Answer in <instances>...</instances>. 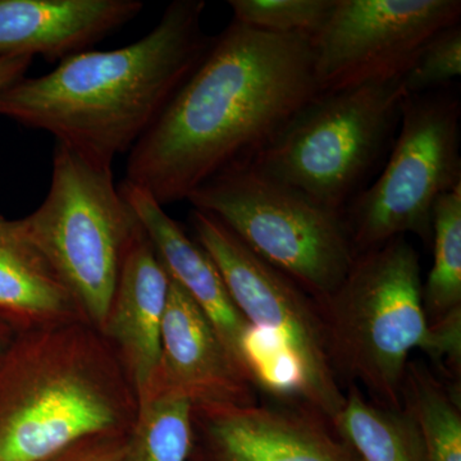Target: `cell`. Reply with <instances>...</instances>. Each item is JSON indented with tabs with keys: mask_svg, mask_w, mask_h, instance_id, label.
Masks as SVG:
<instances>
[{
	"mask_svg": "<svg viewBox=\"0 0 461 461\" xmlns=\"http://www.w3.org/2000/svg\"><path fill=\"white\" fill-rule=\"evenodd\" d=\"M320 95L313 41L232 21L129 153L124 182L162 206L251 162Z\"/></svg>",
	"mask_w": 461,
	"mask_h": 461,
	"instance_id": "6da1fadb",
	"label": "cell"
},
{
	"mask_svg": "<svg viewBox=\"0 0 461 461\" xmlns=\"http://www.w3.org/2000/svg\"><path fill=\"white\" fill-rule=\"evenodd\" d=\"M32 60L30 56L0 57V93L25 78Z\"/></svg>",
	"mask_w": 461,
	"mask_h": 461,
	"instance_id": "cb8c5ba5",
	"label": "cell"
},
{
	"mask_svg": "<svg viewBox=\"0 0 461 461\" xmlns=\"http://www.w3.org/2000/svg\"><path fill=\"white\" fill-rule=\"evenodd\" d=\"M460 120L456 91L406 96L381 172L342 212L355 256L406 233L432 247L436 203L461 185Z\"/></svg>",
	"mask_w": 461,
	"mask_h": 461,
	"instance_id": "ba28073f",
	"label": "cell"
},
{
	"mask_svg": "<svg viewBox=\"0 0 461 461\" xmlns=\"http://www.w3.org/2000/svg\"><path fill=\"white\" fill-rule=\"evenodd\" d=\"M120 191L156 248L172 280L184 288L208 317L240 366L259 390L264 391L262 369L258 362L256 330L240 313L212 258L147 191L124 181L120 185Z\"/></svg>",
	"mask_w": 461,
	"mask_h": 461,
	"instance_id": "4fadbf2b",
	"label": "cell"
},
{
	"mask_svg": "<svg viewBox=\"0 0 461 461\" xmlns=\"http://www.w3.org/2000/svg\"><path fill=\"white\" fill-rule=\"evenodd\" d=\"M171 276L141 223L123 258L102 335L138 393H147L160 354Z\"/></svg>",
	"mask_w": 461,
	"mask_h": 461,
	"instance_id": "5bb4252c",
	"label": "cell"
},
{
	"mask_svg": "<svg viewBox=\"0 0 461 461\" xmlns=\"http://www.w3.org/2000/svg\"><path fill=\"white\" fill-rule=\"evenodd\" d=\"M330 366L342 388L363 386L373 402L402 409L412 350L460 387L461 317L429 326L420 256L405 236L357 257L338 290L320 303Z\"/></svg>",
	"mask_w": 461,
	"mask_h": 461,
	"instance_id": "277c9868",
	"label": "cell"
},
{
	"mask_svg": "<svg viewBox=\"0 0 461 461\" xmlns=\"http://www.w3.org/2000/svg\"><path fill=\"white\" fill-rule=\"evenodd\" d=\"M254 405H191L189 461H362L321 412L294 395Z\"/></svg>",
	"mask_w": 461,
	"mask_h": 461,
	"instance_id": "8fae6325",
	"label": "cell"
},
{
	"mask_svg": "<svg viewBox=\"0 0 461 461\" xmlns=\"http://www.w3.org/2000/svg\"><path fill=\"white\" fill-rule=\"evenodd\" d=\"M191 403L159 397L139 403V414L118 461H189Z\"/></svg>",
	"mask_w": 461,
	"mask_h": 461,
	"instance_id": "ffe728a7",
	"label": "cell"
},
{
	"mask_svg": "<svg viewBox=\"0 0 461 461\" xmlns=\"http://www.w3.org/2000/svg\"><path fill=\"white\" fill-rule=\"evenodd\" d=\"M336 0H230L233 21L276 35L313 39L326 25Z\"/></svg>",
	"mask_w": 461,
	"mask_h": 461,
	"instance_id": "44dd1931",
	"label": "cell"
},
{
	"mask_svg": "<svg viewBox=\"0 0 461 461\" xmlns=\"http://www.w3.org/2000/svg\"><path fill=\"white\" fill-rule=\"evenodd\" d=\"M142 8L140 0H0V57L60 62L90 50Z\"/></svg>",
	"mask_w": 461,
	"mask_h": 461,
	"instance_id": "9a60e30c",
	"label": "cell"
},
{
	"mask_svg": "<svg viewBox=\"0 0 461 461\" xmlns=\"http://www.w3.org/2000/svg\"><path fill=\"white\" fill-rule=\"evenodd\" d=\"M260 390L212 321L171 278L156 372L140 402L180 397L191 405L248 406Z\"/></svg>",
	"mask_w": 461,
	"mask_h": 461,
	"instance_id": "7c38bea8",
	"label": "cell"
},
{
	"mask_svg": "<svg viewBox=\"0 0 461 461\" xmlns=\"http://www.w3.org/2000/svg\"><path fill=\"white\" fill-rule=\"evenodd\" d=\"M0 320L17 333L85 321L23 218L0 217Z\"/></svg>",
	"mask_w": 461,
	"mask_h": 461,
	"instance_id": "2e32d148",
	"label": "cell"
},
{
	"mask_svg": "<svg viewBox=\"0 0 461 461\" xmlns=\"http://www.w3.org/2000/svg\"><path fill=\"white\" fill-rule=\"evenodd\" d=\"M461 75V25L447 27L433 36L403 75L408 95L441 89Z\"/></svg>",
	"mask_w": 461,
	"mask_h": 461,
	"instance_id": "7402d4cb",
	"label": "cell"
},
{
	"mask_svg": "<svg viewBox=\"0 0 461 461\" xmlns=\"http://www.w3.org/2000/svg\"><path fill=\"white\" fill-rule=\"evenodd\" d=\"M139 397L85 321L17 333L0 355V461H47L91 436L130 433Z\"/></svg>",
	"mask_w": 461,
	"mask_h": 461,
	"instance_id": "3957f363",
	"label": "cell"
},
{
	"mask_svg": "<svg viewBox=\"0 0 461 461\" xmlns=\"http://www.w3.org/2000/svg\"><path fill=\"white\" fill-rule=\"evenodd\" d=\"M406 96L402 77L320 94L251 163L342 213L384 166Z\"/></svg>",
	"mask_w": 461,
	"mask_h": 461,
	"instance_id": "5b68a950",
	"label": "cell"
},
{
	"mask_svg": "<svg viewBox=\"0 0 461 461\" xmlns=\"http://www.w3.org/2000/svg\"><path fill=\"white\" fill-rule=\"evenodd\" d=\"M433 264L423 284V306L429 326L461 317V185L445 194L433 209Z\"/></svg>",
	"mask_w": 461,
	"mask_h": 461,
	"instance_id": "d6986e66",
	"label": "cell"
},
{
	"mask_svg": "<svg viewBox=\"0 0 461 461\" xmlns=\"http://www.w3.org/2000/svg\"><path fill=\"white\" fill-rule=\"evenodd\" d=\"M402 408L414 418L426 461H461L460 388L423 360L411 359L402 384Z\"/></svg>",
	"mask_w": 461,
	"mask_h": 461,
	"instance_id": "ac0fdd59",
	"label": "cell"
},
{
	"mask_svg": "<svg viewBox=\"0 0 461 461\" xmlns=\"http://www.w3.org/2000/svg\"><path fill=\"white\" fill-rule=\"evenodd\" d=\"M203 0H176L151 32L113 50L66 58L0 93V115L54 136L103 167L130 153L211 47Z\"/></svg>",
	"mask_w": 461,
	"mask_h": 461,
	"instance_id": "7a4b0ae2",
	"label": "cell"
},
{
	"mask_svg": "<svg viewBox=\"0 0 461 461\" xmlns=\"http://www.w3.org/2000/svg\"><path fill=\"white\" fill-rule=\"evenodd\" d=\"M87 323L102 330L127 249L140 227L112 167L56 142L50 191L23 218Z\"/></svg>",
	"mask_w": 461,
	"mask_h": 461,
	"instance_id": "52a82bcc",
	"label": "cell"
},
{
	"mask_svg": "<svg viewBox=\"0 0 461 461\" xmlns=\"http://www.w3.org/2000/svg\"><path fill=\"white\" fill-rule=\"evenodd\" d=\"M333 427L362 461H426L423 441L408 411L378 405L348 386Z\"/></svg>",
	"mask_w": 461,
	"mask_h": 461,
	"instance_id": "e0dca14e",
	"label": "cell"
},
{
	"mask_svg": "<svg viewBox=\"0 0 461 461\" xmlns=\"http://www.w3.org/2000/svg\"><path fill=\"white\" fill-rule=\"evenodd\" d=\"M187 202L218 218L318 304L338 290L357 259L341 212L276 180L251 162L215 176Z\"/></svg>",
	"mask_w": 461,
	"mask_h": 461,
	"instance_id": "8992f818",
	"label": "cell"
},
{
	"mask_svg": "<svg viewBox=\"0 0 461 461\" xmlns=\"http://www.w3.org/2000/svg\"><path fill=\"white\" fill-rule=\"evenodd\" d=\"M127 436L129 433L87 437L47 461H118Z\"/></svg>",
	"mask_w": 461,
	"mask_h": 461,
	"instance_id": "603a6c76",
	"label": "cell"
},
{
	"mask_svg": "<svg viewBox=\"0 0 461 461\" xmlns=\"http://www.w3.org/2000/svg\"><path fill=\"white\" fill-rule=\"evenodd\" d=\"M17 330L9 326L5 321L0 320V355L11 346L14 339H16Z\"/></svg>",
	"mask_w": 461,
	"mask_h": 461,
	"instance_id": "d4e9b609",
	"label": "cell"
},
{
	"mask_svg": "<svg viewBox=\"0 0 461 461\" xmlns=\"http://www.w3.org/2000/svg\"><path fill=\"white\" fill-rule=\"evenodd\" d=\"M191 224L240 313L286 364L294 395L333 423L346 396L330 366L320 304L293 278L260 259L214 215L194 209Z\"/></svg>",
	"mask_w": 461,
	"mask_h": 461,
	"instance_id": "9c48e42d",
	"label": "cell"
},
{
	"mask_svg": "<svg viewBox=\"0 0 461 461\" xmlns=\"http://www.w3.org/2000/svg\"><path fill=\"white\" fill-rule=\"evenodd\" d=\"M460 20V0H336L313 39L320 94L403 77L424 45Z\"/></svg>",
	"mask_w": 461,
	"mask_h": 461,
	"instance_id": "30bf717a",
	"label": "cell"
}]
</instances>
